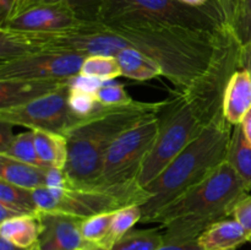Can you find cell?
<instances>
[{
    "mask_svg": "<svg viewBox=\"0 0 251 250\" xmlns=\"http://www.w3.org/2000/svg\"><path fill=\"white\" fill-rule=\"evenodd\" d=\"M0 250H28V249H24V248H20L17 245H15L14 243L9 242L5 238L0 237Z\"/></svg>",
    "mask_w": 251,
    "mask_h": 250,
    "instance_id": "cell-37",
    "label": "cell"
},
{
    "mask_svg": "<svg viewBox=\"0 0 251 250\" xmlns=\"http://www.w3.org/2000/svg\"><path fill=\"white\" fill-rule=\"evenodd\" d=\"M233 250H238V249H233Z\"/></svg>",
    "mask_w": 251,
    "mask_h": 250,
    "instance_id": "cell-41",
    "label": "cell"
},
{
    "mask_svg": "<svg viewBox=\"0 0 251 250\" xmlns=\"http://www.w3.org/2000/svg\"><path fill=\"white\" fill-rule=\"evenodd\" d=\"M158 129L156 115L123 132L108 150L96 186L105 188L137 180L145 158L156 141Z\"/></svg>",
    "mask_w": 251,
    "mask_h": 250,
    "instance_id": "cell-8",
    "label": "cell"
},
{
    "mask_svg": "<svg viewBox=\"0 0 251 250\" xmlns=\"http://www.w3.org/2000/svg\"><path fill=\"white\" fill-rule=\"evenodd\" d=\"M251 109V74L244 68H238L230 75L223 96V115L230 125L242 124Z\"/></svg>",
    "mask_w": 251,
    "mask_h": 250,
    "instance_id": "cell-15",
    "label": "cell"
},
{
    "mask_svg": "<svg viewBox=\"0 0 251 250\" xmlns=\"http://www.w3.org/2000/svg\"><path fill=\"white\" fill-rule=\"evenodd\" d=\"M82 250H109V249H107V248L98 244H87Z\"/></svg>",
    "mask_w": 251,
    "mask_h": 250,
    "instance_id": "cell-39",
    "label": "cell"
},
{
    "mask_svg": "<svg viewBox=\"0 0 251 250\" xmlns=\"http://www.w3.org/2000/svg\"><path fill=\"white\" fill-rule=\"evenodd\" d=\"M73 82V81H71ZM71 83L63 86L43 97L0 109V122L28 127L29 130H46L65 136L81 118L69 105Z\"/></svg>",
    "mask_w": 251,
    "mask_h": 250,
    "instance_id": "cell-9",
    "label": "cell"
},
{
    "mask_svg": "<svg viewBox=\"0 0 251 250\" xmlns=\"http://www.w3.org/2000/svg\"><path fill=\"white\" fill-rule=\"evenodd\" d=\"M164 100L131 103L120 107H103L69 130L68 161L63 169L64 186L95 188L104 157L113 142L126 130L136 126L162 109Z\"/></svg>",
    "mask_w": 251,
    "mask_h": 250,
    "instance_id": "cell-3",
    "label": "cell"
},
{
    "mask_svg": "<svg viewBox=\"0 0 251 250\" xmlns=\"http://www.w3.org/2000/svg\"><path fill=\"white\" fill-rule=\"evenodd\" d=\"M122 75L137 81H147L163 76L162 66L151 56L132 48L122 49L117 54Z\"/></svg>",
    "mask_w": 251,
    "mask_h": 250,
    "instance_id": "cell-18",
    "label": "cell"
},
{
    "mask_svg": "<svg viewBox=\"0 0 251 250\" xmlns=\"http://www.w3.org/2000/svg\"><path fill=\"white\" fill-rule=\"evenodd\" d=\"M69 105L71 110L81 119H86L96 114L100 108H103V105L98 103L95 92H88L74 87H71L69 95Z\"/></svg>",
    "mask_w": 251,
    "mask_h": 250,
    "instance_id": "cell-30",
    "label": "cell"
},
{
    "mask_svg": "<svg viewBox=\"0 0 251 250\" xmlns=\"http://www.w3.org/2000/svg\"><path fill=\"white\" fill-rule=\"evenodd\" d=\"M115 211L100 213L82 220L81 222V234L87 244L102 245L109 233Z\"/></svg>",
    "mask_w": 251,
    "mask_h": 250,
    "instance_id": "cell-28",
    "label": "cell"
},
{
    "mask_svg": "<svg viewBox=\"0 0 251 250\" xmlns=\"http://www.w3.org/2000/svg\"><path fill=\"white\" fill-rule=\"evenodd\" d=\"M179 1H181L185 5H189V6L199 7V6H203V5H206L210 0H179Z\"/></svg>",
    "mask_w": 251,
    "mask_h": 250,
    "instance_id": "cell-38",
    "label": "cell"
},
{
    "mask_svg": "<svg viewBox=\"0 0 251 250\" xmlns=\"http://www.w3.org/2000/svg\"><path fill=\"white\" fill-rule=\"evenodd\" d=\"M239 66L250 71L251 74V47L240 48L239 51Z\"/></svg>",
    "mask_w": 251,
    "mask_h": 250,
    "instance_id": "cell-35",
    "label": "cell"
},
{
    "mask_svg": "<svg viewBox=\"0 0 251 250\" xmlns=\"http://www.w3.org/2000/svg\"><path fill=\"white\" fill-rule=\"evenodd\" d=\"M0 154H5V156L17 159V161L33 164V166L37 167H42V168H49L39 158L38 153H37L36 145H34L33 130L15 135L11 139V141L4 149L0 150Z\"/></svg>",
    "mask_w": 251,
    "mask_h": 250,
    "instance_id": "cell-23",
    "label": "cell"
},
{
    "mask_svg": "<svg viewBox=\"0 0 251 250\" xmlns=\"http://www.w3.org/2000/svg\"><path fill=\"white\" fill-rule=\"evenodd\" d=\"M34 145L39 158L47 167L63 171L68 161V140L64 135L46 130H33Z\"/></svg>",
    "mask_w": 251,
    "mask_h": 250,
    "instance_id": "cell-19",
    "label": "cell"
},
{
    "mask_svg": "<svg viewBox=\"0 0 251 250\" xmlns=\"http://www.w3.org/2000/svg\"><path fill=\"white\" fill-rule=\"evenodd\" d=\"M226 32L240 48L251 47V0H211Z\"/></svg>",
    "mask_w": 251,
    "mask_h": 250,
    "instance_id": "cell-14",
    "label": "cell"
},
{
    "mask_svg": "<svg viewBox=\"0 0 251 250\" xmlns=\"http://www.w3.org/2000/svg\"><path fill=\"white\" fill-rule=\"evenodd\" d=\"M51 169L54 168H42L0 154V180L20 188L36 190L48 186Z\"/></svg>",
    "mask_w": 251,
    "mask_h": 250,
    "instance_id": "cell-16",
    "label": "cell"
},
{
    "mask_svg": "<svg viewBox=\"0 0 251 250\" xmlns=\"http://www.w3.org/2000/svg\"><path fill=\"white\" fill-rule=\"evenodd\" d=\"M41 250H82L87 245L81 234L82 218L68 213L41 211L38 213Z\"/></svg>",
    "mask_w": 251,
    "mask_h": 250,
    "instance_id": "cell-12",
    "label": "cell"
},
{
    "mask_svg": "<svg viewBox=\"0 0 251 250\" xmlns=\"http://www.w3.org/2000/svg\"><path fill=\"white\" fill-rule=\"evenodd\" d=\"M33 196L39 211L68 213L82 220L126 206H141L150 199V194L137 180L105 188L43 186L33 190Z\"/></svg>",
    "mask_w": 251,
    "mask_h": 250,
    "instance_id": "cell-7",
    "label": "cell"
},
{
    "mask_svg": "<svg viewBox=\"0 0 251 250\" xmlns=\"http://www.w3.org/2000/svg\"><path fill=\"white\" fill-rule=\"evenodd\" d=\"M28 250H41V249H39V248H38V245H33V247H32V248H29V249Z\"/></svg>",
    "mask_w": 251,
    "mask_h": 250,
    "instance_id": "cell-40",
    "label": "cell"
},
{
    "mask_svg": "<svg viewBox=\"0 0 251 250\" xmlns=\"http://www.w3.org/2000/svg\"><path fill=\"white\" fill-rule=\"evenodd\" d=\"M164 244L161 228L131 229L120 238L110 250H157Z\"/></svg>",
    "mask_w": 251,
    "mask_h": 250,
    "instance_id": "cell-24",
    "label": "cell"
},
{
    "mask_svg": "<svg viewBox=\"0 0 251 250\" xmlns=\"http://www.w3.org/2000/svg\"><path fill=\"white\" fill-rule=\"evenodd\" d=\"M198 242L203 250H233L249 243L250 237L235 218L229 217L207 228Z\"/></svg>",
    "mask_w": 251,
    "mask_h": 250,
    "instance_id": "cell-17",
    "label": "cell"
},
{
    "mask_svg": "<svg viewBox=\"0 0 251 250\" xmlns=\"http://www.w3.org/2000/svg\"><path fill=\"white\" fill-rule=\"evenodd\" d=\"M80 76L104 82V81L114 80L123 75L117 56L88 55L86 56L81 66Z\"/></svg>",
    "mask_w": 251,
    "mask_h": 250,
    "instance_id": "cell-25",
    "label": "cell"
},
{
    "mask_svg": "<svg viewBox=\"0 0 251 250\" xmlns=\"http://www.w3.org/2000/svg\"><path fill=\"white\" fill-rule=\"evenodd\" d=\"M232 217L235 218L242 225V227L247 230L251 243V194L245 196L237 203Z\"/></svg>",
    "mask_w": 251,
    "mask_h": 250,
    "instance_id": "cell-31",
    "label": "cell"
},
{
    "mask_svg": "<svg viewBox=\"0 0 251 250\" xmlns=\"http://www.w3.org/2000/svg\"><path fill=\"white\" fill-rule=\"evenodd\" d=\"M98 103L103 107H120L131 103L132 98L125 91L123 83L114 82L113 80L104 81L95 92Z\"/></svg>",
    "mask_w": 251,
    "mask_h": 250,
    "instance_id": "cell-29",
    "label": "cell"
},
{
    "mask_svg": "<svg viewBox=\"0 0 251 250\" xmlns=\"http://www.w3.org/2000/svg\"><path fill=\"white\" fill-rule=\"evenodd\" d=\"M39 230L38 215L20 216L0 223V237L24 249H29L37 244Z\"/></svg>",
    "mask_w": 251,
    "mask_h": 250,
    "instance_id": "cell-20",
    "label": "cell"
},
{
    "mask_svg": "<svg viewBox=\"0 0 251 250\" xmlns=\"http://www.w3.org/2000/svg\"><path fill=\"white\" fill-rule=\"evenodd\" d=\"M232 37L226 31L206 32L149 24L82 22L63 31L39 36L47 51L81 55H113L132 48L153 58L176 91L190 87L205 75Z\"/></svg>",
    "mask_w": 251,
    "mask_h": 250,
    "instance_id": "cell-1",
    "label": "cell"
},
{
    "mask_svg": "<svg viewBox=\"0 0 251 250\" xmlns=\"http://www.w3.org/2000/svg\"><path fill=\"white\" fill-rule=\"evenodd\" d=\"M232 132L233 125L227 122L222 113L181 150L145 188L150 199L141 205V222L151 223L162 208L205 180L225 163Z\"/></svg>",
    "mask_w": 251,
    "mask_h": 250,
    "instance_id": "cell-5",
    "label": "cell"
},
{
    "mask_svg": "<svg viewBox=\"0 0 251 250\" xmlns=\"http://www.w3.org/2000/svg\"><path fill=\"white\" fill-rule=\"evenodd\" d=\"M142 211L140 205H131L123 207L115 211L113 217L112 225H110L109 233L105 238L102 247L107 249H112L113 245L118 242L122 237H124L129 230L132 229L137 222H141Z\"/></svg>",
    "mask_w": 251,
    "mask_h": 250,
    "instance_id": "cell-27",
    "label": "cell"
},
{
    "mask_svg": "<svg viewBox=\"0 0 251 250\" xmlns=\"http://www.w3.org/2000/svg\"><path fill=\"white\" fill-rule=\"evenodd\" d=\"M249 194L226 161L205 180L162 208L152 222L159 223L164 243L193 242L212 225L232 217L237 203Z\"/></svg>",
    "mask_w": 251,
    "mask_h": 250,
    "instance_id": "cell-4",
    "label": "cell"
},
{
    "mask_svg": "<svg viewBox=\"0 0 251 250\" xmlns=\"http://www.w3.org/2000/svg\"><path fill=\"white\" fill-rule=\"evenodd\" d=\"M0 124H1V130H0V150H1L4 149L10 141H11V139L15 136V135H12V131H11L12 125L7 124V123H4V122H0Z\"/></svg>",
    "mask_w": 251,
    "mask_h": 250,
    "instance_id": "cell-34",
    "label": "cell"
},
{
    "mask_svg": "<svg viewBox=\"0 0 251 250\" xmlns=\"http://www.w3.org/2000/svg\"><path fill=\"white\" fill-rule=\"evenodd\" d=\"M240 47L230 39L210 70L184 91L164 100L157 118L159 129L145 158L137 181L146 188L174 157L223 113V96L230 75L239 66Z\"/></svg>",
    "mask_w": 251,
    "mask_h": 250,
    "instance_id": "cell-2",
    "label": "cell"
},
{
    "mask_svg": "<svg viewBox=\"0 0 251 250\" xmlns=\"http://www.w3.org/2000/svg\"><path fill=\"white\" fill-rule=\"evenodd\" d=\"M24 1L25 0H0V16H1V22L9 19L10 16H12Z\"/></svg>",
    "mask_w": 251,
    "mask_h": 250,
    "instance_id": "cell-32",
    "label": "cell"
},
{
    "mask_svg": "<svg viewBox=\"0 0 251 250\" xmlns=\"http://www.w3.org/2000/svg\"><path fill=\"white\" fill-rule=\"evenodd\" d=\"M74 11L60 4L29 6L0 22V29L12 32H55L82 24Z\"/></svg>",
    "mask_w": 251,
    "mask_h": 250,
    "instance_id": "cell-11",
    "label": "cell"
},
{
    "mask_svg": "<svg viewBox=\"0 0 251 250\" xmlns=\"http://www.w3.org/2000/svg\"><path fill=\"white\" fill-rule=\"evenodd\" d=\"M0 205L6 206L19 216H37L41 212L34 200L33 190L4 180H0Z\"/></svg>",
    "mask_w": 251,
    "mask_h": 250,
    "instance_id": "cell-22",
    "label": "cell"
},
{
    "mask_svg": "<svg viewBox=\"0 0 251 250\" xmlns=\"http://www.w3.org/2000/svg\"><path fill=\"white\" fill-rule=\"evenodd\" d=\"M69 80H0V109L25 104L43 97L63 86L71 83Z\"/></svg>",
    "mask_w": 251,
    "mask_h": 250,
    "instance_id": "cell-13",
    "label": "cell"
},
{
    "mask_svg": "<svg viewBox=\"0 0 251 250\" xmlns=\"http://www.w3.org/2000/svg\"><path fill=\"white\" fill-rule=\"evenodd\" d=\"M86 56L64 51H34L0 60V80H69L80 75Z\"/></svg>",
    "mask_w": 251,
    "mask_h": 250,
    "instance_id": "cell-10",
    "label": "cell"
},
{
    "mask_svg": "<svg viewBox=\"0 0 251 250\" xmlns=\"http://www.w3.org/2000/svg\"><path fill=\"white\" fill-rule=\"evenodd\" d=\"M98 21L158 25L193 31H226L211 0L199 7L189 6L179 0H105Z\"/></svg>",
    "mask_w": 251,
    "mask_h": 250,
    "instance_id": "cell-6",
    "label": "cell"
},
{
    "mask_svg": "<svg viewBox=\"0 0 251 250\" xmlns=\"http://www.w3.org/2000/svg\"><path fill=\"white\" fill-rule=\"evenodd\" d=\"M105 0H25L15 14L38 4H60L69 7L83 22L98 21ZM14 14V15H15ZM11 17V16H10ZM7 20V19H6Z\"/></svg>",
    "mask_w": 251,
    "mask_h": 250,
    "instance_id": "cell-26",
    "label": "cell"
},
{
    "mask_svg": "<svg viewBox=\"0 0 251 250\" xmlns=\"http://www.w3.org/2000/svg\"><path fill=\"white\" fill-rule=\"evenodd\" d=\"M240 125H242L243 132H244L245 137H247L248 142H249L251 146V109L247 113V115H245V118L243 119Z\"/></svg>",
    "mask_w": 251,
    "mask_h": 250,
    "instance_id": "cell-36",
    "label": "cell"
},
{
    "mask_svg": "<svg viewBox=\"0 0 251 250\" xmlns=\"http://www.w3.org/2000/svg\"><path fill=\"white\" fill-rule=\"evenodd\" d=\"M227 162L244 181L251 194V146L243 132L242 125L233 126Z\"/></svg>",
    "mask_w": 251,
    "mask_h": 250,
    "instance_id": "cell-21",
    "label": "cell"
},
{
    "mask_svg": "<svg viewBox=\"0 0 251 250\" xmlns=\"http://www.w3.org/2000/svg\"><path fill=\"white\" fill-rule=\"evenodd\" d=\"M157 250H203L198 240L185 243H164Z\"/></svg>",
    "mask_w": 251,
    "mask_h": 250,
    "instance_id": "cell-33",
    "label": "cell"
}]
</instances>
